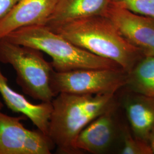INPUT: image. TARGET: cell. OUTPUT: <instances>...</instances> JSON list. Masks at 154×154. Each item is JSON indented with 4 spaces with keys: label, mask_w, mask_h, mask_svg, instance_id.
I'll return each instance as SVG.
<instances>
[{
    "label": "cell",
    "mask_w": 154,
    "mask_h": 154,
    "mask_svg": "<svg viewBox=\"0 0 154 154\" xmlns=\"http://www.w3.org/2000/svg\"><path fill=\"white\" fill-rule=\"evenodd\" d=\"M49 28L79 48L115 62L127 72L145 57L105 16L86 17Z\"/></svg>",
    "instance_id": "obj_1"
},
{
    "label": "cell",
    "mask_w": 154,
    "mask_h": 154,
    "mask_svg": "<svg viewBox=\"0 0 154 154\" xmlns=\"http://www.w3.org/2000/svg\"><path fill=\"white\" fill-rule=\"evenodd\" d=\"M48 136L61 154H77L74 143L88 124L116 106L115 94L60 93L51 101Z\"/></svg>",
    "instance_id": "obj_2"
},
{
    "label": "cell",
    "mask_w": 154,
    "mask_h": 154,
    "mask_svg": "<svg viewBox=\"0 0 154 154\" xmlns=\"http://www.w3.org/2000/svg\"><path fill=\"white\" fill-rule=\"evenodd\" d=\"M3 38L46 53L52 58L51 63L56 72L121 68L114 61L93 54L72 44L46 25L20 28Z\"/></svg>",
    "instance_id": "obj_3"
},
{
    "label": "cell",
    "mask_w": 154,
    "mask_h": 154,
    "mask_svg": "<svg viewBox=\"0 0 154 154\" xmlns=\"http://www.w3.org/2000/svg\"><path fill=\"white\" fill-rule=\"evenodd\" d=\"M0 62L13 67L17 85L33 99L51 102L55 97L50 87L54 69L41 51L0 39Z\"/></svg>",
    "instance_id": "obj_4"
},
{
    "label": "cell",
    "mask_w": 154,
    "mask_h": 154,
    "mask_svg": "<svg viewBox=\"0 0 154 154\" xmlns=\"http://www.w3.org/2000/svg\"><path fill=\"white\" fill-rule=\"evenodd\" d=\"M127 78L128 72L122 68L86 69L66 72L53 70L50 87L55 97L60 93L116 94L126 86Z\"/></svg>",
    "instance_id": "obj_5"
},
{
    "label": "cell",
    "mask_w": 154,
    "mask_h": 154,
    "mask_svg": "<svg viewBox=\"0 0 154 154\" xmlns=\"http://www.w3.org/2000/svg\"><path fill=\"white\" fill-rule=\"evenodd\" d=\"M26 116H11L0 111V154H50L54 146L40 130H30L21 122Z\"/></svg>",
    "instance_id": "obj_6"
},
{
    "label": "cell",
    "mask_w": 154,
    "mask_h": 154,
    "mask_svg": "<svg viewBox=\"0 0 154 154\" xmlns=\"http://www.w3.org/2000/svg\"><path fill=\"white\" fill-rule=\"evenodd\" d=\"M122 35L145 56H154V18L143 16L112 2L104 15Z\"/></svg>",
    "instance_id": "obj_7"
},
{
    "label": "cell",
    "mask_w": 154,
    "mask_h": 154,
    "mask_svg": "<svg viewBox=\"0 0 154 154\" xmlns=\"http://www.w3.org/2000/svg\"><path fill=\"white\" fill-rule=\"evenodd\" d=\"M58 0H18L0 23V39L18 29L46 25Z\"/></svg>",
    "instance_id": "obj_8"
},
{
    "label": "cell",
    "mask_w": 154,
    "mask_h": 154,
    "mask_svg": "<svg viewBox=\"0 0 154 154\" xmlns=\"http://www.w3.org/2000/svg\"><path fill=\"white\" fill-rule=\"evenodd\" d=\"M116 106L98 116L79 134L74 143L77 154L82 151L102 154L110 149L116 134Z\"/></svg>",
    "instance_id": "obj_9"
},
{
    "label": "cell",
    "mask_w": 154,
    "mask_h": 154,
    "mask_svg": "<svg viewBox=\"0 0 154 154\" xmlns=\"http://www.w3.org/2000/svg\"><path fill=\"white\" fill-rule=\"evenodd\" d=\"M0 94L10 110L26 116L39 130L48 135L50 119L53 110L51 102L34 104L29 101L23 95L10 87L8 78L3 74L1 67Z\"/></svg>",
    "instance_id": "obj_10"
},
{
    "label": "cell",
    "mask_w": 154,
    "mask_h": 154,
    "mask_svg": "<svg viewBox=\"0 0 154 154\" xmlns=\"http://www.w3.org/2000/svg\"><path fill=\"white\" fill-rule=\"evenodd\" d=\"M129 93L123 107L130 130L135 137L149 143L154 131V98Z\"/></svg>",
    "instance_id": "obj_11"
},
{
    "label": "cell",
    "mask_w": 154,
    "mask_h": 154,
    "mask_svg": "<svg viewBox=\"0 0 154 154\" xmlns=\"http://www.w3.org/2000/svg\"><path fill=\"white\" fill-rule=\"evenodd\" d=\"M112 0H58L46 26L53 28L86 17L104 16Z\"/></svg>",
    "instance_id": "obj_12"
},
{
    "label": "cell",
    "mask_w": 154,
    "mask_h": 154,
    "mask_svg": "<svg viewBox=\"0 0 154 154\" xmlns=\"http://www.w3.org/2000/svg\"><path fill=\"white\" fill-rule=\"evenodd\" d=\"M126 86L130 91L154 98V56L144 57L128 72Z\"/></svg>",
    "instance_id": "obj_13"
},
{
    "label": "cell",
    "mask_w": 154,
    "mask_h": 154,
    "mask_svg": "<svg viewBox=\"0 0 154 154\" xmlns=\"http://www.w3.org/2000/svg\"><path fill=\"white\" fill-rule=\"evenodd\" d=\"M122 154H153L149 143L135 137L127 126L122 129Z\"/></svg>",
    "instance_id": "obj_14"
},
{
    "label": "cell",
    "mask_w": 154,
    "mask_h": 154,
    "mask_svg": "<svg viewBox=\"0 0 154 154\" xmlns=\"http://www.w3.org/2000/svg\"><path fill=\"white\" fill-rule=\"evenodd\" d=\"M131 11L154 18V0H112Z\"/></svg>",
    "instance_id": "obj_15"
},
{
    "label": "cell",
    "mask_w": 154,
    "mask_h": 154,
    "mask_svg": "<svg viewBox=\"0 0 154 154\" xmlns=\"http://www.w3.org/2000/svg\"><path fill=\"white\" fill-rule=\"evenodd\" d=\"M18 0H0V23L11 11Z\"/></svg>",
    "instance_id": "obj_16"
},
{
    "label": "cell",
    "mask_w": 154,
    "mask_h": 154,
    "mask_svg": "<svg viewBox=\"0 0 154 154\" xmlns=\"http://www.w3.org/2000/svg\"><path fill=\"white\" fill-rule=\"evenodd\" d=\"M149 143L151 146V147L152 150V152L154 154V131L152 132V134H151L150 138H149Z\"/></svg>",
    "instance_id": "obj_17"
},
{
    "label": "cell",
    "mask_w": 154,
    "mask_h": 154,
    "mask_svg": "<svg viewBox=\"0 0 154 154\" xmlns=\"http://www.w3.org/2000/svg\"><path fill=\"white\" fill-rule=\"evenodd\" d=\"M3 107H4V105H3L2 103L0 101V111L2 110V109L3 108Z\"/></svg>",
    "instance_id": "obj_18"
}]
</instances>
